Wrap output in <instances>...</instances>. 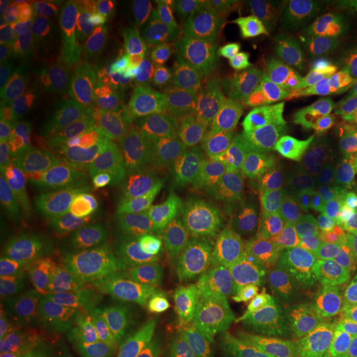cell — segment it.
Returning a JSON list of instances; mask_svg holds the SVG:
<instances>
[{
    "label": "cell",
    "instance_id": "ab89813d",
    "mask_svg": "<svg viewBox=\"0 0 357 357\" xmlns=\"http://www.w3.org/2000/svg\"><path fill=\"white\" fill-rule=\"evenodd\" d=\"M270 357H287V356L280 354V352H278V351H276V349H273V352H271V354H270Z\"/></svg>",
    "mask_w": 357,
    "mask_h": 357
},
{
    "label": "cell",
    "instance_id": "f35d334b",
    "mask_svg": "<svg viewBox=\"0 0 357 357\" xmlns=\"http://www.w3.org/2000/svg\"><path fill=\"white\" fill-rule=\"evenodd\" d=\"M271 352H273V347H270L268 344H263L258 347L255 352H252L248 357H270Z\"/></svg>",
    "mask_w": 357,
    "mask_h": 357
},
{
    "label": "cell",
    "instance_id": "f1b7e54d",
    "mask_svg": "<svg viewBox=\"0 0 357 357\" xmlns=\"http://www.w3.org/2000/svg\"><path fill=\"white\" fill-rule=\"evenodd\" d=\"M333 32L342 65L357 63V0H339L333 7Z\"/></svg>",
    "mask_w": 357,
    "mask_h": 357
},
{
    "label": "cell",
    "instance_id": "836d02e7",
    "mask_svg": "<svg viewBox=\"0 0 357 357\" xmlns=\"http://www.w3.org/2000/svg\"><path fill=\"white\" fill-rule=\"evenodd\" d=\"M323 139V167L342 169L349 166L352 158L357 154V139L339 137V139Z\"/></svg>",
    "mask_w": 357,
    "mask_h": 357
},
{
    "label": "cell",
    "instance_id": "b9f144b4",
    "mask_svg": "<svg viewBox=\"0 0 357 357\" xmlns=\"http://www.w3.org/2000/svg\"><path fill=\"white\" fill-rule=\"evenodd\" d=\"M356 84H357V83H356Z\"/></svg>",
    "mask_w": 357,
    "mask_h": 357
},
{
    "label": "cell",
    "instance_id": "7402d4cb",
    "mask_svg": "<svg viewBox=\"0 0 357 357\" xmlns=\"http://www.w3.org/2000/svg\"><path fill=\"white\" fill-rule=\"evenodd\" d=\"M2 298L25 310L32 319L47 305L29 263L2 261Z\"/></svg>",
    "mask_w": 357,
    "mask_h": 357
},
{
    "label": "cell",
    "instance_id": "5bb4252c",
    "mask_svg": "<svg viewBox=\"0 0 357 357\" xmlns=\"http://www.w3.org/2000/svg\"><path fill=\"white\" fill-rule=\"evenodd\" d=\"M227 42L229 33L199 17L189 75L190 95L199 109L222 95L235 78L236 65L227 55Z\"/></svg>",
    "mask_w": 357,
    "mask_h": 357
},
{
    "label": "cell",
    "instance_id": "52a82bcc",
    "mask_svg": "<svg viewBox=\"0 0 357 357\" xmlns=\"http://www.w3.org/2000/svg\"><path fill=\"white\" fill-rule=\"evenodd\" d=\"M68 204V167L53 164L42 169L7 229L2 230V261L29 263L37 250L60 234Z\"/></svg>",
    "mask_w": 357,
    "mask_h": 357
},
{
    "label": "cell",
    "instance_id": "9a60e30c",
    "mask_svg": "<svg viewBox=\"0 0 357 357\" xmlns=\"http://www.w3.org/2000/svg\"><path fill=\"white\" fill-rule=\"evenodd\" d=\"M91 245L93 238L88 227L75 223L30 257L29 265L45 296L61 291L75 278L82 270Z\"/></svg>",
    "mask_w": 357,
    "mask_h": 357
},
{
    "label": "cell",
    "instance_id": "44dd1931",
    "mask_svg": "<svg viewBox=\"0 0 357 357\" xmlns=\"http://www.w3.org/2000/svg\"><path fill=\"white\" fill-rule=\"evenodd\" d=\"M45 12V48L42 55L58 56L65 55L78 47L83 33V24L79 12L71 7L47 8Z\"/></svg>",
    "mask_w": 357,
    "mask_h": 357
},
{
    "label": "cell",
    "instance_id": "2e32d148",
    "mask_svg": "<svg viewBox=\"0 0 357 357\" xmlns=\"http://www.w3.org/2000/svg\"><path fill=\"white\" fill-rule=\"evenodd\" d=\"M318 271L333 300L357 293V213L339 215Z\"/></svg>",
    "mask_w": 357,
    "mask_h": 357
},
{
    "label": "cell",
    "instance_id": "d6986e66",
    "mask_svg": "<svg viewBox=\"0 0 357 357\" xmlns=\"http://www.w3.org/2000/svg\"><path fill=\"white\" fill-rule=\"evenodd\" d=\"M266 344L238 314L197 339V357H248Z\"/></svg>",
    "mask_w": 357,
    "mask_h": 357
},
{
    "label": "cell",
    "instance_id": "484cf974",
    "mask_svg": "<svg viewBox=\"0 0 357 357\" xmlns=\"http://www.w3.org/2000/svg\"><path fill=\"white\" fill-rule=\"evenodd\" d=\"M298 357H357V336L337 312H331L321 333Z\"/></svg>",
    "mask_w": 357,
    "mask_h": 357
},
{
    "label": "cell",
    "instance_id": "60d3db41",
    "mask_svg": "<svg viewBox=\"0 0 357 357\" xmlns=\"http://www.w3.org/2000/svg\"><path fill=\"white\" fill-rule=\"evenodd\" d=\"M0 357H22V356H0Z\"/></svg>",
    "mask_w": 357,
    "mask_h": 357
},
{
    "label": "cell",
    "instance_id": "7a4b0ae2",
    "mask_svg": "<svg viewBox=\"0 0 357 357\" xmlns=\"http://www.w3.org/2000/svg\"><path fill=\"white\" fill-rule=\"evenodd\" d=\"M231 270L236 314L273 349L301 352L328 323L333 298L314 266L281 278Z\"/></svg>",
    "mask_w": 357,
    "mask_h": 357
},
{
    "label": "cell",
    "instance_id": "30bf717a",
    "mask_svg": "<svg viewBox=\"0 0 357 357\" xmlns=\"http://www.w3.org/2000/svg\"><path fill=\"white\" fill-rule=\"evenodd\" d=\"M273 171L275 164L271 167L258 169L243 178L245 207L276 213L306 236L324 213L331 195L316 190L310 181L276 182Z\"/></svg>",
    "mask_w": 357,
    "mask_h": 357
},
{
    "label": "cell",
    "instance_id": "74e56055",
    "mask_svg": "<svg viewBox=\"0 0 357 357\" xmlns=\"http://www.w3.org/2000/svg\"><path fill=\"white\" fill-rule=\"evenodd\" d=\"M17 61L24 60H20L19 53H17L12 42H2V53H0V65H2V68H7V66L17 63Z\"/></svg>",
    "mask_w": 357,
    "mask_h": 357
},
{
    "label": "cell",
    "instance_id": "83f0119b",
    "mask_svg": "<svg viewBox=\"0 0 357 357\" xmlns=\"http://www.w3.org/2000/svg\"><path fill=\"white\" fill-rule=\"evenodd\" d=\"M33 319L25 310L8 300L0 301V352L22 356L32 333Z\"/></svg>",
    "mask_w": 357,
    "mask_h": 357
},
{
    "label": "cell",
    "instance_id": "4dcf8cb0",
    "mask_svg": "<svg viewBox=\"0 0 357 357\" xmlns=\"http://www.w3.org/2000/svg\"><path fill=\"white\" fill-rule=\"evenodd\" d=\"M32 136V113L3 109L0 114V153L2 159L22 151Z\"/></svg>",
    "mask_w": 357,
    "mask_h": 357
},
{
    "label": "cell",
    "instance_id": "ac0fdd59",
    "mask_svg": "<svg viewBox=\"0 0 357 357\" xmlns=\"http://www.w3.org/2000/svg\"><path fill=\"white\" fill-rule=\"evenodd\" d=\"M84 38L105 43H124L141 37L147 19L139 7L98 2L79 10Z\"/></svg>",
    "mask_w": 357,
    "mask_h": 357
},
{
    "label": "cell",
    "instance_id": "9c48e42d",
    "mask_svg": "<svg viewBox=\"0 0 357 357\" xmlns=\"http://www.w3.org/2000/svg\"><path fill=\"white\" fill-rule=\"evenodd\" d=\"M266 98L265 66L260 63L240 66L212 109L211 128L217 144L223 149H234L243 144L260 121Z\"/></svg>",
    "mask_w": 357,
    "mask_h": 357
},
{
    "label": "cell",
    "instance_id": "d590c367",
    "mask_svg": "<svg viewBox=\"0 0 357 357\" xmlns=\"http://www.w3.org/2000/svg\"><path fill=\"white\" fill-rule=\"evenodd\" d=\"M25 3L19 0H2L0 3V38L8 42L13 30L25 13Z\"/></svg>",
    "mask_w": 357,
    "mask_h": 357
},
{
    "label": "cell",
    "instance_id": "e575fe53",
    "mask_svg": "<svg viewBox=\"0 0 357 357\" xmlns=\"http://www.w3.org/2000/svg\"><path fill=\"white\" fill-rule=\"evenodd\" d=\"M337 207L341 213H357V154L347 166L344 184L337 194Z\"/></svg>",
    "mask_w": 357,
    "mask_h": 357
},
{
    "label": "cell",
    "instance_id": "d4e9b609",
    "mask_svg": "<svg viewBox=\"0 0 357 357\" xmlns=\"http://www.w3.org/2000/svg\"><path fill=\"white\" fill-rule=\"evenodd\" d=\"M43 88L29 70L25 61H17L0 73V105L3 109L32 113Z\"/></svg>",
    "mask_w": 357,
    "mask_h": 357
},
{
    "label": "cell",
    "instance_id": "f546056e",
    "mask_svg": "<svg viewBox=\"0 0 357 357\" xmlns=\"http://www.w3.org/2000/svg\"><path fill=\"white\" fill-rule=\"evenodd\" d=\"M8 42H12L19 53L20 60H30V58L38 56L43 53L45 48V12L43 8L37 7L33 3L29 7L22 17L12 37Z\"/></svg>",
    "mask_w": 357,
    "mask_h": 357
},
{
    "label": "cell",
    "instance_id": "8fae6325",
    "mask_svg": "<svg viewBox=\"0 0 357 357\" xmlns=\"http://www.w3.org/2000/svg\"><path fill=\"white\" fill-rule=\"evenodd\" d=\"M136 63L119 45L93 42L86 47L78 79L93 113H113L131 95Z\"/></svg>",
    "mask_w": 357,
    "mask_h": 357
},
{
    "label": "cell",
    "instance_id": "7c38bea8",
    "mask_svg": "<svg viewBox=\"0 0 357 357\" xmlns=\"http://www.w3.org/2000/svg\"><path fill=\"white\" fill-rule=\"evenodd\" d=\"M312 123L319 137L357 139V96L341 66L314 70L306 83Z\"/></svg>",
    "mask_w": 357,
    "mask_h": 357
},
{
    "label": "cell",
    "instance_id": "5b68a950",
    "mask_svg": "<svg viewBox=\"0 0 357 357\" xmlns=\"http://www.w3.org/2000/svg\"><path fill=\"white\" fill-rule=\"evenodd\" d=\"M171 169L144 158L98 172L88 178L100 215L111 227L159 235L172 229L177 195Z\"/></svg>",
    "mask_w": 357,
    "mask_h": 357
},
{
    "label": "cell",
    "instance_id": "4fadbf2b",
    "mask_svg": "<svg viewBox=\"0 0 357 357\" xmlns=\"http://www.w3.org/2000/svg\"><path fill=\"white\" fill-rule=\"evenodd\" d=\"M86 101L75 78L61 86L43 89L32 111V137L38 142L70 149L84 136Z\"/></svg>",
    "mask_w": 357,
    "mask_h": 357
},
{
    "label": "cell",
    "instance_id": "4316f807",
    "mask_svg": "<svg viewBox=\"0 0 357 357\" xmlns=\"http://www.w3.org/2000/svg\"><path fill=\"white\" fill-rule=\"evenodd\" d=\"M86 47L88 45L83 42L75 50L65 53V55H38L25 60V63L43 89L61 86V84L75 79V75H78Z\"/></svg>",
    "mask_w": 357,
    "mask_h": 357
},
{
    "label": "cell",
    "instance_id": "cb8c5ba5",
    "mask_svg": "<svg viewBox=\"0 0 357 357\" xmlns=\"http://www.w3.org/2000/svg\"><path fill=\"white\" fill-rule=\"evenodd\" d=\"M323 167V139L307 136L275 162L276 182H307Z\"/></svg>",
    "mask_w": 357,
    "mask_h": 357
},
{
    "label": "cell",
    "instance_id": "8d00e7d4",
    "mask_svg": "<svg viewBox=\"0 0 357 357\" xmlns=\"http://www.w3.org/2000/svg\"><path fill=\"white\" fill-rule=\"evenodd\" d=\"M337 307L341 319L347 324V328L357 336V293L337 300Z\"/></svg>",
    "mask_w": 357,
    "mask_h": 357
},
{
    "label": "cell",
    "instance_id": "6da1fadb",
    "mask_svg": "<svg viewBox=\"0 0 357 357\" xmlns=\"http://www.w3.org/2000/svg\"><path fill=\"white\" fill-rule=\"evenodd\" d=\"M199 15L194 3L174 2L155 17L149 43L154 93L153 158L171 171L199 153L204 118L190 95V61Z\"/></svg>",
    "mask_w": 357,
    "mask_h": 357
},
{
    "label": "cell",
    "instance_id": "e0dca14e",
    "mask_svg": "<svg viewBox=\"0 0 357 357\" xmlns=\"http://www.w3.org/2000/svg\"><path fill=\"white\" fill-rule=\"evenodd\" d=\"M78 312L66 303L45 305L35 316L22 357H77Z\"/></svg>",
    "mask_w": 357,
    "mask_h": 357
},
{
    "label": "cell",
    "instance_id": "ffe728a7",
    "mask_svg": "<svg viewBox=\"0 0 357 357\" xmlns=\"http://www.w3.org/2000/svg\"><path fill=\"white\" fill-rule=\"evenodd\" d=\"M30 164L29 155L24 151L13 153L2 159L0 167V223L2 230L7 229L17 208L24 202L30 187Z\"/></svg>",
    "mask_w": 357,
    "mask_h": 357
},
{
    "label": "cell",
    "instance_id": "3957f363",
    "mask_svg": "<svg viewBox=\"0 0 357 357\" xmlns=\"http://www.w3.org/2000/svg\"><path fill=\"white\" fill-rule=\"evenodd\" d=\"M242 213L243 190L235 172L218 155H205L181 187L171 230L181 248L218 270L234 261Z\"/></svg>",
    "mask_w": 357,
    "mask_h": 357
},
{
    "label": "cell",
    "instance_id": "8992f818",
    "mask_svg": "<svg viewBox=\"0 0 357 357\" xmlns=\"http://www.w3.org/2000/svg\"><path fill=\"white\" fill-rule=\"evenodd\" d=\"M235 312L234 270L218 268L200 296L139 336L116 346L114 357H166L176 347L207 336Z\"/></svg>",
    "mask_w": 357,
    "mask_h": 357
},
{
    "label": "cell",
    "instance_id": "ba28073f",
    "mask_svg": "<svg viewBox=\"0 0 357 357\" xmlns=\"http://www.w3.org/2000/svg\"><path fill=\"white\" fill-rule=\"evenodd\" d=\"M235 268L250 275L294 276L312 265L305 235L283 217L245 207L236 227Z\"/></svg>",
    "mask_w": 357,
    "mask_h": 357
},
{
    "label": "cell",
    "instance_id": "d6a6232c",
    "mask_svg": "<svg viewBox=\"0 0 357 357\" xmlns=\"http://www.w3.org/2000/svg\"><path fill=\"white\" fill-rule=\"evenodd\" d=\"M268 45L263 43L253 35L247 32H238L229 35V42H227V55L234 63L238 66L255 65L265 55Z\"/></svg>",
    "mask_w": 357,
    "mask_h": 357
},
{
    "label": "cell",
    "instance_id": "603a6c76",
    "mask_svg": "<svg viewBox=\"0 0 357 357\" xmlns=\"http://www.w3.org/2000/svg\"><path fill=\"white\" fill-rule=\"evenodd\" d=\"M240 20L243 32L270 45L283 35L287 24V6L276 0L240 2Z\"/></svg>",
    "mask_w": 357,
    "mask_h": 357
},
{
    "label": "cell",
    "instance_id": "1f68e13d",
    "mask_svg": "<svg viewBox=\"0 0 357 357\" xmlns=\"http://www.w3.org/2000/svg\"><path fill=\"white\" fill-rule=\"evenodd\" d=\"M194 8L200 19L218 26L225 33L243 32L240 20V2H200L194 3Z\"/></svg>",
    "mask_w": 357,
    "mask_h": 357
},
{
    "label": "cell",
    "instance_id": "277c9868",
    "mask_svg": "<svg viewBox=\"0 0 357 357\" xmlns=\"http://www.w3.org/2000/svg\"><path fill=\"white\" fill-rule=\"evenodd\" d=\"M215 270L181 247H169L141 261L121 296L100 326V336L123 344L200 296Z\"/></svg>",
    "mask_w": 357,
    "mask_h": 357
}]
</instances>
